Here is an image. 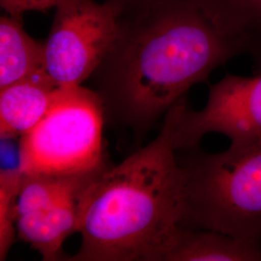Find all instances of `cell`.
<instances>
[{"label": "cell", "mask_w": 261, "mask_h": 261, "mask_svg": "<svg viewBox=\"0 0 261 261\" xmlns=\"http://www.w3.org/2000/svg\"><path fill=\"white\" fill-rule=\"evenodd\" d=\"M261 56V43L225 34L195 0H146L124 10L116 40L92 77L106 121L144 135L219 66Z\"/></svg>", "instance_id": "cell-1"}, {"label": "cell", "mask_w": 261, "mask_h": 261, "mask_svg": "<svg viewBox=\"0 0 261 261\" xmlns=\"http://www.w3.org/2000/svg\"><path fill=\"white\" fill-rule=\"evenodd\" d=\"M109 167L74 175H22L17 200V219L21 215L46 209L84 192Z\"/></svg>", "instance_id": "cell-11"}, {"label": "cell", "mask_w": 261, "mask_h": 261, "mask_svg": "<svg viewBox=\"0 0 261 261\" xmlns=\"http://www.w3.org/2000/svg\"><path fill=\"white\" fill-rule=\"evenodd\" d=\"M87 188L46 209L18 217L17 239L30 245L42 255L43 260H66L62 246L70 235L79 233Z\"/></svg>", "instance_id": "cell-7"}, {"label": "cell", "mask_w": 261, "mask_h": 261, "mask_svg": "<svg viewBox=\"0 0 261 261\" xmlns=\"http://www.w3.org/2000/svg\"><path fill=\"white\" fill-rule=\"evenodd\" d=\"M168 124L155 140L87 188L79 233L82 246L70 261H163L181 228L185 171Z\"/></svg>", "instance_id": "cell-2"}, {"label": "cell", "mask_w": 261, "mask_h": 261, "mask_svg": "<svg viewBox=\"0 0 261 261\" xmlns=\"http://www.w3.org/2000/svg\"><path fill=\"white\" fill-rule=\"evenodd\" d=\"M261 261V243L181 227L163 261Z\"/></svg>", "instance_id": "cell-9"}, {"label": "cell", "mask_w": 261, "mask_h": 261, "mask_svg": "<svg viewBox=\"0 0 261 261\" xmlns=\"http://www.w3.org/2000/svg\"><path fill=\"white\" fill-rule=\"evenodd\" d=\"M119 4H121L124 10L129 9L130 7L137 6L140 3L146 1V0H116Z\"/></svg>", "instance_id": "cell-15"}, {"label": "cell", "mask_w": 261, "mask_h": 261, "mask_svg": "<svg viewBox=\"0 0 261 261\" xmlns=\"http://www.w3.org/2000/svg\"><path fill=\"white\" fill-rule=\"evenodd\" d=\"M45 70V43L30 37L21 17L0 19V89Z\"/></svg>", "instance_id": "cell-10"}, {"label": "cell", "mask_w": 261, "mask_h": 261, "mask_svg": "<svg viewBox=\"0 0 261 261\" xmlns=\"http://www.w3.org/2000/svg\"><path fill=\"white\" fill-rule=\"evenodd\" d=\"M60 0H0L2 9L10 16L21 17L29 11H46L56 7Z\"/></svg>", "instance_id": "cell-14"}, {"label": "cell", "mask_w": 261, "mask_h": 261, "mask_svg": "<svg viewBox=\"0 0 261 261\" xmlns=\"http://www.w3.org/2000/svg\"><path fill=\"white\" fill-rule=\"evenodd\" d=\"M225 34L261 43V0H195Z\"/></svg>", "instance_id": "cell-12"}, {"label": "cell", "mask_w": 261, "mask_h": 261, "mask_svg": "<svg viewBox=\"0 0 261 261\" xmlns=\"http://www.w3.org/2000/svg\"><path fill=\"white\" fill-rule=\"evenodd\" d=\"M58 86L41 70L0 89L1 140L23 137L46 115Z\"/></svg>", "instance_id": "cell-8"}, {"label": "cell", "mask_w": 261, "mask_h": 261, "mask_svg": "<svg viewBox=\"0 0 261 261\" xmlns=\"http://www.w3.org/2000/svg\"><path fill=\"white\" fill-rule=\"evenodd\" d=\"M22 182L19 167L0 172V260L6 259L17 239V200Z\"/></svg>", "instance_id": "cell-13"}, {"label": "cell", "mask_w": 261, "mask_h": 261, "mask_svg": "<svg viewBox=\"0 0 261 261\" xmlns=\"http://www.w3.org/2000/svg\"><path fill=\"white\" fill-rule=\"evenodd\" d=\"M196 148L180 163L185 171L181 227L261 243V140L216 154Z\"/></svg>", "instance_id": "cell-3"}, {"label": "cell", "mask_w": 261, "mask_h": 261, "mask_svg": "<svg viewBox=\"0 0 261 261\" xmlns=\"http://www.w3.org/2000/svg\"><path fill=\"white\" fill-rule=\"evenodd\" d=\"M45 43V71L58 87L82 85L102 63L119 30L116 0H60Z\"/></svg>", "instance_id": "cell-5"}, {"label": "cell", "mask_w": 261, "mask_h": 261, "mask_svg": "<svg viewBox=\"0 0 261 261\" xmlns=\"http://www.w3.org/2000/svg\"><path fill=\"white\" fill-rule=\"evenodd\" d=\"M173 147L196 148L210 133L226 136L230 145L242 146L261 140V73L253 76L227 75L210 87L205 107L188 108L186 97L166 113Z\"/></svg>", "instance_id": "cell-6"}, {"label": "cell", "mask_w": 261, "mask_h": 261, "mask_svg": "<svg viewBox=\"0 0 261 261\" xmlns=\"http://www.w3.org/2000/svg\"><path fill=\"white\" fill-rule=\"evenodd\" d=\"M103 102L82 85L58 87L37 125L20 138L19 169L24 176L74 175L107 168Z\"/></svg>", "instance_id": "cell-4"}]
</instances>
